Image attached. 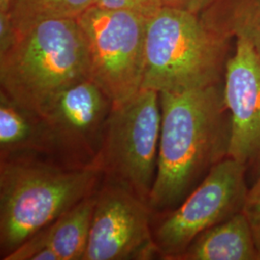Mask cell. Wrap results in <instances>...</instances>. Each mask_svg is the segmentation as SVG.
Here are the masks:
<instances>
[{
    "instance_id": "cell-1",
    "label": "cell",
    "mask_w": 260,
    "mask_h": 260,
    "mask_svg": "<svg viewBox=\"0 0 260 260\" xmlns=\"http://www.w3.org/2000/svg\"><path fill=\"white\" fill-rule=\"evenodd\" d=\"M161 132L157 173L149 196L154 214L176 208L219 162L229 156L232 116L223 81L159 93Z\"/></svg>"
},
{
    "instance_id": "cell-2",
    "label": "cell",
    "mask_w": 260,
    "mask_h": 260,
    "mask_svg": "<svg viewBox=\"0 0 260 260\" xmlns=\"http://www.w3.org/2000/svg\"><path fill=\"white\" fill-rule=\"evenodd\" d=\"M103 180L96 167L71 169L44 157L0 160V255L4 259Z\"/></svg>"
},
{
    "instance_id": "cell-3",
    "label": "cell",
    "mask_w": 260,
    "mask_h": 260,
    "mask_svg": "<svg viewBox=\"0 0 260 260\" xmlns=\"http://www.w3.org/2000/svg\"><path fill=\"white\" fill-rule=\"evenodd\" d=\"M88 78L89 51L77 19L42 21L0 54V91L42 117L60 93Z\"/></svg>"
},
{
    "instance_id": "cell-4",
    "label": "cell",
    "mask_w": 260,
    "mask_h": 260,
    "mask_svg": "<svg viewBox=\"0 0 260 260\" xmlns=\"http://www.w3.org/2000/svg\"><path fill=\"white\" fill-rule=\"evenodd\" d=\"M233 41L199 15L163 6L149 19L142 88L162 93L222 83Z\"/></svg>"
},
{
    "instance_id": "cell-5",
    "label": "cell",
    "mask_w": 260,
    "mask_h": 260,
    "mask_svg": "<svg viewBox=\"0 0 260 260\" xmlns=\"http://www.w3.org/2000/svg\"><path fill=\"white\" fill-rule=\"evenodd\" d=\"M159 93L142 88L114 105L95 161L103 180L128 189L149 204L157 173L161 132Z\"/></svg>"
},
{
    "instance_id": "cell-6",
    "label": "cell",
    "mask_w": 260,
    "mask_h": 260,
    "mask_svg": "<svg viewBox=\"0 0 260 260\" xmlns=\"http://www.w3.org/2000/svg\"><path fill=\"white\" fill-rule=\"evenodd\" d=\"M77 21L87 42L91 78L114 105L126 102L142 89L149 19L93 5Z\"/></svg>"
},
{
    "instance_id": "cell-7",
    "label": "cell",
    "mask_w": 260,
    "mask_h": 260,
    "mask_svg": "<svg viewBox=\"0 0 260 260\" xmlns=\"http://www.w3.org/2000/svg\"><path fill=\"white\" fill-rule=\"evenodd\" d=\"M248 177L246 167L228 156L176 208L154 214L159 217L152 225L159 258L177 260L201 233L241 212Z\"/></svg>"
},
{
    "instance_id": "cell-8",
    "label": "cell",
    "mask_w": 260,
    "mask_h": 260,
    "mask_svg": "<svg viewBox=\"0 0 260 260\" xmlns=\"http://www.w3.org/2000/svg\"><path fill=\"white\" fill-rule=\"evenodd\" d=\"M113 107L110 96L92 78L63 91L43 116L49 159L71 169L95 167Z\"/></svg>"
},
{
    "instance_id": "cell-9",
    "label": "cell",
    "mask_w": 260,
    "mask_h": 260,
    "mask_svg": "<svg viewBox=\"0 0 260 260\" xmlns=\"http://www.w3.org/2000/svg\"><path fill=\"white\" fill-rule=\"evenodd\" d=\"M83 260L159 258L149 204L128 189L103 180Z\"/></svg>"
},
{
    "instance_id": "cell-10",
    "label": "cell",
    "mask_w": 260,
    "mask_h": 260,
    "mask_svg": "<svg viewBox=\"0 0 260 260\" xmlns=\"http://www.w3.org/2000/svg\"><path fill=\"white\" fill-rule=\"evenodd\" d=\"M224 102L232 116L229 156L248 177L260 173V55L249 43L235 40L223 75Z\"/></svg>"
},
{
    "instance_id": "cell-11",
    "label": "cell",
    "mask_w": 260,
    "mask_h": 260,
    "mask_svg": "<svg viewBox=\"0 0 260 260\" xmlns=\"http://www.w3.org/2000/svg\"><path fill=\"white\" fill-rule=\"evenodd\" d=\"M95 193L35 233L3 260H83Z\"/></svg>"
},
{
    "instance_id": "cell-12",
    "label": "cell",
    "mask_w": 260,
    "mask_h": 260,
    "mask_svg": "<svg viewBox=\"0 0 260 260\" xmlns=\"http://www.w3.org/2000/svg\"><path fill=\"white\" fill-rule=\"evenodd\" d=\"M49 155L44 118L0 91V160L25 156L49 159Z\"/></svg>"
},
{
    "instance_id": "cell-13",
    "label": "cell",
    "mask_w": 260,
    "mask_h": 260,
    "mask_svg": "<svg viewBox=\"0 0 260 260\" xmlns=\"http://www.w3.org/2000/svg\"><path fill=\"white\" fill-rule=\"evenodd\" d=\"M177 260H260V254L241 211L201 233Z\"/></svg>"
},
{
    "instance_id": "cell-14",
    "label": "cell",
    "mask_w": 260,
    "mask_h": 260,
    "mask_svg": "<svg viewBox=\"0 0 260 260\" xmlns=\"http://www.w3.org/2000/svg\"><path fill=\"white\" fill-rule=\"evenodd\" d=\"M199 16L207 27L246 41L260 55V0H216Z\"/></svg>"
},
{
    "instance_id": "cell-15",
    "label": "cell",
    "mask_w": 260,
    "mask_h": 260,
    "mask_svg": "<svg viewBox=\"0 0 260 260\" xmlns=\"http://www.w3.org/2000/svg\"><path fill=\"white\" fill-rule=\"evenodd\" d=\"M93 0H13L9 14L19 35L42 21L77 19Z\"/></svg>"
},
{
    "instance_id": "cell-16",
    "label": "cell",
    "mask_w": 260,
    "mask_h": 260,
    "mask_svg": "<svg viewBox=\"0 0 260 260\" xmlns=\"http://www.w3.org/2000/svg\"><path fill=\"white\" fill-rule=\"evenodd\" d=\"M93 5L103 9L128 11L149 19L163 7L161 0H93Z\"/></svg>"
},
{
    "instance_id": "cell-17",
    "label": "cell",
    "mask_w": 260,
    "mask_h": 260,
    "mask_svg": "<svg viewBox=\"0 0 260 260\" xmlns=\"http://www.w3.org/2000/svg\"><path fill=\"white\" fill-rule=\"evenodd\" d=\"M242 212L250 224L260 254V173L252 187L248 190Z\"/></svg>"
},
{
    "instance_id": "cell-18",
    "label": "cell",
    "mask_w": 260,
    "mask_h": 260,
    "mask_svg": "<svg viewBox=\"0 0 260 260\" xmlns=\"http://www.w3.org/2000/svg\"><path fill=\"white\" fill-rule=\"evenodd\" d=\"M19 33L9 12H0V54H3L19 40Z\"/></svg>"
},
{
    "instance_id": "cell-19",
    "label": "cell",
    "mask_w": 260,
    "mask_h": 260,
    "mask_svg": "<svg viewBox=\"0 0 260 260\" xmlns=\"http://www.w3.org/2000/svg\"><path fill=\"white\" fill-rule=\"evenodd\" d=\"M163 6L201 15L216 0H161Z\"/></svg>"
},
{
    "instance_id": "cell-20",
    "label": "cell",
    "mask_w": 260,
    "mask_h": 260,
    "mask_svg": "<svg viewBox=\"0 0 260 260\" xmlns=\"http://www.w3.org/2000/svg\"><path fill=\"white\" fill-rule=\"evenodd\" d=\"M13 0H0V12H9Z\"/></svg>"
}]
</instances>
